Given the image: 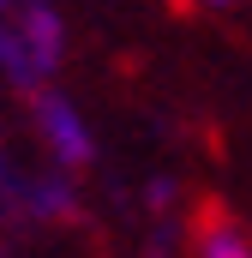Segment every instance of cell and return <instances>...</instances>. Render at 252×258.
Returning <instances> with one entry per match:
<instances>
[{
  "mask_svg": "<svg viewBox=\"0 0 252 258\" xmlns=\"http://www.w3.org/2000/svg\"><path fill=\"white\" fill-rule=\"evenodd\" d=\"M60 48H66V30L48 0H18L12 12H0V72L12 90H24V96L48 90Z\"/></svg>",
  "mask_w": 252,
  "mask_h": 258,
  "instance_id": "obj_1",
  "label": "cell"
},
{
  "mask_svg": "<svg viewBox=\"0 0 252 258\" xmlns=\"http://www.w3.org/2000/svg\"><path fill=\"white\" fill-rule=\"evenodd\" d=\"M30 108H36V132H42V144H48V156H54L60 168H84V162L96 156V138L84 126V114L66 102L60 90H36Z\"/></svg>",
  "mask_w": 252,
  "mask_h": 258,
  "instance_id": "obj_2",
  "label": "cell"
},
{
  "mask_svg": "<svg viewBox=\"0 0 252 258\" xmlns=\"http://www.w3.org/2000/svg\"><path fill=\"white\" fill-rule=\"evenodd\" d=\"M198 258H252V246H246V234L228 216H210L198 228Z\"/></svg>",
  "mask_w": 252,
  "mask_h": 258,
  "instance_id": "obj_3",
  "label": "cell"
},
{
  "mask_svg": "<svg viewBox=\"0 0 252 258\" xmlns=\"http://www.w3.org/2000/svg\"><path fill=\"white\" fill-rule=\"evenodd\" d=\"M198 6H234V0H198Z\"/></svg>",
  "mask_w": 252,
  "mask_h": 258,
  "instance_id": "obj_4",
  "label": "cell"
},
{
  "mask_svg": "<svg viewBox=\"0 0 252 258\" xmlns=\"http://www.w3.org/2000/svg\"><path fill=\"white\" fill-rule=\"evenodd\" d=\"M12 6H18V0H0V12H12Z\"/></svg>",
  "mask_w": 252,
  "mask_h": 258,
  "instance_id": "obj_5",
  "label": "cell"
}]
</instances>
